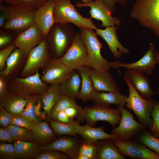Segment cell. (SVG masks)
Instances as JSON below:
<instances>
[{"label": "cell", "mask_w": 159, "mask_h": 159, "mask_svg": "<svg viewBox=\"0 0 159 159\" xmlns=\"http://www.w3.org/2000/svg\"><path fill=\"white\" fill-rule=\"evenodd\" d=\"M75 33L69 23L55 22L45 38L51 56L59 59L63 57L71 47Z\"/></svg>", "instance_id": "1"}, {"label": "cell", "mask_w": 159, "mask_h": 159, "mask_svg": "<svg viewBox=\"0 0 159 159\" xmlns=\"http://www.w3.org/2000/svg\"><path fill=\"white\" fill-rule=\"evenodd\" d=\"M81 39L87 48L88 56L85 65L100 72L109 71L110 62L104 58L101 53L103 47L97 34L93 29L84 27L79 28Z\"/></svg>", "instance_id": "2"}, {"label": "cell", "mask_w": 159, "mask_h": 159, "mask_svg": "<svg viewBox=\"0 0 159 159\" xmlns=\"http://www.w3.org/2000/svg\"><path fill=\"white\" fill-rule=\"evenodd\" d=\"M130 16L152 30L159 39V0H136Z\"/></svg>", "instance_id": "3"}, {"label": "cell", "mask_w": 159, "mask_h": 159, "mask_svg": "<svg viewBox=\"0 0 159 159\" xmlns=\"http://www.w3.org/2000/svg\"><path fill=\"white\" fill-rule=\"evenodd\" d=\"M71 0H54L53 10L55 22L71 23L78 27L95 30L97 28L91 17H84L75 8Z\"/></svg>", "instance_id": "4"}, {"label": "cell", "mask_w": 159, "mask_h": 159, "mask_svg": "<svg viewBox=\"0 0 159 159\" xmlns=\"http://www.w3.org/2000/svg\"><path fill=\"white\" fill-rule=\"evenodd\" d=\"M129 90V96L126 100V105L137 116L139 122L148 127H151L153 120L150 117V113L152 109L155 100L149 101L143 98L138 93L130 80L124 76Z\"/></svg>", "instance_id": "5"}, {"label": "cell", "mask_w": 159, "mask_h": 159, "mask_svg": "<svg viewBox=\"0 0 159 159\" xmlns=\"http://www.w3.org/2000/svg\"><path fill=\"white\" fill-rule=\"evenodd\" d=\"M79 120H85L87 123L95 126L97 122L106 121L113 127L120 123L121 114L117 109H113L98 104L92 107L85 106L78 116Z\"/></svg>", "instance_id": "6"}, {"label": "cell", "mask_w": 159, "mask_h": 159, "mask_svg": "<svg viewBox=\"0 0 159 159\" xmlns=\"http://www.w3.org/2000/svg\"><path fill=\"white\" fill-rule=\"evenodd\" d=\"M9 86L12 93L24 98L33 95H41L49 86L42 80L38 70L27 77L15 78Z\"/></svg>", "instance_id": "7"}, {"label": "cell", "mask_w": 159, "mask_h": 159, "mask_svg": "<svg viewBox=\"0 0 159 159\" xmlns=\"http://www.w3.org/2000/svg\"><path fill=\"white\" fill-rule=\"evenodd\" d=\"M8 5L9 16L2 27L18 34L27 30L35 23V11Z\"/></svg>", "instance_id": "8"}, {"label": "cell", "mask_w": 159, "mask_h": 159, "mask_svg": "<svg viewBox=\"0 0 159 159\" xmlns=\"http://www.w3.org/2000/svg\"><path fill=\"white\" fill-rule=\"evenodd\" d=\"M117 109L121 113V118L118 125L113 127L112 130V134L116 136V139L129 141L147 127L135 120L133 115L124 107L117 106Z\"/></svg>", "instance_id": "9"}, {"label": "cell", "mask_w": 159, "mask_h": 159, "mask_svg": "<svg viewBox=\"0 0 159 159\" xmlns=\"http://www.w3.org/2000/svg\"><path fill=\"white\" fill-rule=\"evenodd\" d=\"M52 57L45 38L40 44L32 50L28 55L25 64L21 73L22 77L35 74L39 69L47 65Z\"/></svg>", "instance_id": "10"}, {"label": "cell", "mask_w": 159, "mask_h": 159, "mask_svg": "<svg viewBox=\"0 0 159 159\" xmlns=\"http://www.w3.org/2000/svg\"><path fill=\"white\" fill-rule=\"evenodd\" d=\"M87 56V51L80 34L75 32L71 47L64 55L59 59L69 67L77 69L85 65Z\"/></svg>", "instance_id": "11"}, {"label": "cell", "mask_w": 159, "mask_h": 159, "mask_svg": "<svg viewBox=\"0 0 159 159\" xmlns=\"http://www.w3.org/2000/svg\"><path fill=\"white\" fill-rule=\"evenodd\" d=\"M120 153L124 157L137 159H159V155L144 145L135 141L112 139Z\"/></svg>", "instance_id": "12"}, {"label": "cell", "mask_w": 159, "mask_h": 159, "mask_svg": "<svg viewBox=\"0 0 159 159\" xmlns=\"http://www.w3.org/2000/svg\"><path fill=\"white\" fill-rule=\"evenodd\" d=\"M75 6L79 8L90 7V9L89 13L91 17L101 21L102 23L101 26H118L121 24L120 20L112 15L111 12L102 0H95L87 4L78 2Z\"/></svg>", "instance_id": "13"}, {"label": "cell", "mask_w": 159, "mask_h": 159, "mask_svg": "<svg viewBox=\"0 0 159 159\" xmlns=\"http://www.w3.org/2000/svg\"><path fill=\"white\" fill-rule=\"evenodd\" d=\"M155 51L154 44L150 42L148 50L138 60L128 63H121L117 60L110 62L111 67L116 69L120 67L125 68L140 72H145L147 75H150L153 73L155 65L157 64Z\"/></svg>", "instance_id": "14"}, {"label": "cell", "mask_w": 159, "mask_h": 159, "mask_svg": "<svg viewBox=\"0 0 159 159\" xmlns=\"http://www.w3.org/2000/svg\"><path fill=\"white\" fill-rule=\"evenodd\" d=\"M74 70L62 63L59 59L52 57L41 78L48 84H59L69 78Z\"/></svg>", "instance_id": "15"}, {"label": "cell", "mask_w": 159, "mask_h": 159, "mask_svg": "<svg viewBox=\"0 0 159 159\" xmlns=\"http://www.w3.org/2000/svg\"><path fill=\"white\" fill-rule=\"evenodd\" d=\"M35 23L24 32L18 34L13 42L16 48L21 49L28 56L36 46L44 39Z\"/></svg>", "instance_id": "16"}, {"label": "cell", "mask_w": 159, "mask_h": 159, "mask_svg": "<svg viewBox=\"0 0 159 159\" xmlns=\"http://www.w3.org/2000/svg\"><path fill=\"white\" fill-rule=\"evenodd\" d=\"M81 141L74 137L68 136L59 137L52 142L39 146L42 151L54 150L63 153L74 159L77 154Z\"/></svg>", "instance_id": "17"}, {"label": "cell", "mask_w": 159, "mask_h": 159, "mask_svg": "<svg viewBox=\"0 0 159 159\" xmlns=\"http://www.w3.org/2000/svg\"><path fill=\"white\" fill-rule=\"evenodd\" d=\"M124 75L130 80L140 95L146 100H152V97L157 94L152 88L149 79L143 72L127 69Z\"/></svg>", "instance_id": "18"}, {"label": "cell", "mask_w": 159, "mask_h": 159, "mask_svg": "<svg viewBox=\"0 0 159 159\" xmlns=\"http://www.w3.org/2000/svg\"><path fill=\"white\" fill-rule=\"evenodd\" d=\"M54 4V0H49L35 11V23L44 38L55 23Z\"/></svg>", "instance_id": "19"}, {"label": "cell", "mask_w": 159, "mask_h": 159, "mask_svg": "<svg viewBox=\"0 0 159 159\" xmlns=\"http://www.w3.org/2000/svg\"><path fill=\"white\" fill-rule=\"evenodd\" d=\"M117 26H110L105 29L97 28L95 30L98 35L105 41L111 52L116 58H120L123 54H129V50L120 42L117 35Z\"/></svg>", "instance_id": "20"}, {"label": "cell", "mask_w": 159, "mask_h": 159, "mask_svg": "<svg viewBox=\"0 0 159 159\" xmlns=\"http://www.w3.org/2000/svg\"><path fill=\"white\" fill-rule=\"evenodd\" d=\"M74 125L76 133L81 137L82 141L85 142L96 143L100 140L117 138L115 135L106 133L103 127H94L87 123L81 126L77 121L75 122Z\"/></svg>", "instance_id": "21"}, {"label": "cell", "mask_w": 159, "mask_h": 159, "mask_svg": "<svg viewBox=\"0 0 159 159\" xmlns=\"http://www.w3.org/2000/svg\"><path fill=\"white\" fill-rule=\"evenodd\" d=\"M91 78L93 87L97 91L120 92V87L108 71L100 72L92 68Z\"/></svg>", "instance_id": "22"}, {"label": "cell", "mask_w": 159, "mask_h": 159, "mask_svg": "<svg viewBox=\"0 0 159 159\" xmlns=\"http://www.w3.org/2000/svg\"><path fill=\"white\" fill-rule=\"evenodd\" d=\"M127 96L118 92H104L94 90L92 100L95 104L110 108L112 104L124 107L125 105Z\"/></svg>", "instance_id": "23"}, {"label": "cell", "mask_w": 159, "mask_h": 159, "mask_svg": "<svg viewBox=\"0 0 159 159\" xmlns=\"http://www.w3.org/2000/svg\"><path fill=\"white\" fill-rule=\"evenodd\" d=\"M0 105L14 116L21 115L26 105L25 98L12 93L0 97Z\"/></svg>", "instance_id": "24"}, {"label": "cell", "mask_w": 159, "mask_h": 159, "mask_svg": "<svg viewBox=\"0 0 159 159\" xmlns=\"http://www.w3.org/2000/svg\"><path fill=\"white\" fill-rule=\"evenodd\" d=\"M92 68L84 65L77 69L82 78V87L77 99L83 102L92 100L95 90L91 78Z\"/></svg>", "instance_id": "25"}, {"label": "cell", "mask_w": 159, "mask_h": 159, "mask_svg": "<svg viewBox=\"0 0 159 159\" xmlns=\"http://www.w3.org/2000/svg\"><path fill=\"white\" fill-rule=\"evenodd\" d=\"M16 159H36L42 152L35 141L16 140L14 142Z\"/></svg>", "instance_id": "26"}, {"label": "cell", "mask_w": 159, "mask_h": 159, "mask_svg": "<svg viewBox=\"0 0 159 159\" xmlns=\"http://www.w3.org/2000/svg\"><path fill=\"white\" fill-rule=\"evenodd\" d=\"M96 159H125L114 144L112 139L98 140Z\"/></svg>", "instance_id": "27"}, {"label": "cell", "mask_w": 159, "mask_h": 159, "mask_svg": "<svg viewBox=\"0 0 159 159\" xmlns=\"http://www.w3.org/2000/svg\"><path fill=\"white\" fill-rule=\"evenodd\" d=\"M80 75L74 69L72 75L69 78L59 84L61 94L70 98L77 99L79 95L81 81Z\"/></svg>", "instance_id": "28"}, {"label": "cell", "mask_w": 159, "mask_h": 159, "mask_svg": "<svg viewBox=\"0 0 159 159\" xmlns=\"http://www.w3.org/2000/svg\"><path fill=\"white\" fill-rule=\"evenodd\" d=\"M60 94L59 84H52L41 95L43 108L48 115L50 120L51 110Z\"/></svg>", "instance_id": "29"}, {"label": "cell", "mask_w": 159, "mask_h": 159, "mask_svg": "<svg viewBox=\"0 0 159 159\" xmlns=\"http://www.w3.org/2000/svg\"><path fill=\"white\" fill-rule=\"evenodd\" d=\"M34 136V141L40 145L47 143L54 137L53 130L45 121H41L35 125L32 130Z\"/></svg>", "instance_id": "30"}, {"label": "cell", "mask_w": 159, "mask_h": 159, "mask_svg": "<svg viewBox=\"0 0 159 159\" xmlns=\"http://www.w3.org/2000/svg\"><path fill=\"white\" fill-rule=\"evenodd\" d=\"M20 49L16 48L6 62V67L0 72V75L3 77L10 74L24 57L27 56Z\"/></svg>", "instance_id": "31"}, {"label": "cell", "mask_w": 159, "mask_h": 159, "mask_svg": "<svg viewBox=\"0 0 159 159\" xmlns=\"http://www.w3.org/2000/svg\"><path fill=\"white\" fill-rule=\"evenodd\" d=\"M5 128L10 132L14 141H35L34 134L32 130L12 124Z\"/></svg>", "instance_id": "32"}, {"label": "cell", "mask_w": 159, "mask_h": 159, "mask_svg": "<svg viewBox=\"0 0 159 159\" xmlns=\"http://www.w3.org/2000/svg\"><path fill=\"white\" fill-rule=\"evenodd\" d=\"M41 95H33L25 98L26 100V105L21 115L27 118L32 123L37 125L41 120L36 116L35 111V105Z\"/></svg>", "instance_id": "33"}, {"label": "cell", "mask_w": 159, "mask_h": 159, "mask_svg": "<svg viewBox=\"0 0 159 159\" xmlns=\"http://www.w3.org/2000/svg\"><path fill=\"white\" fill-rule=\"evenodd\" d=\"M64 123L53 120H50L51 127L57 135H67L76 137L78 136L75 127L74 123Z\"/></svg>", "instance_id": "34"}, {"label": "cell", "mask_w": 159, "mask_h": 159, "mask_svg": "<svg viewBox=\"0 0 159 159\" xmlns=\"http://www.w3.org/2000/svg\"><path fill=\"white\" fill-rule=\"evenodd\" d=\"M140 133L138 140L145 146L153 150L159 155V138L154 136L149 131L145 130Z\"/></svg>", "instance_id": "35"}, {"label": "cell", "mask_w": 159, "mask_h": 159, "mask_svg": "<svg viewBox=\"0 0 159 159\" xmlns=\"http://www.w3.org/2000/svg\"><path fill=\"white\" fill-rule=\"evenodd\" d=\"M78 105L74 100L64 94H60L51 110V119L53 120L56 114L59 112L64 110L68 107Z\"/></svg>", "instance_id": "36"}, {"label": "cell", "mask_w": 159, "mask_h": 159, "mask_svg": "<svg viewBox=\"0 0 159 159\" xmlns=\"http://www.w3.org/2000/svg\"><path fill=\"white\" fill-rule=\"evenodd\" d=\"M49 0H4L7 4L26 8L35 11Z\"/></svg>", "instance_id": "37"}, {"label": "cell", "mask_w": 159, "mask_h": 159, "mask_svg": "<svg viewBox=\"0 0 159 159\" xmlns=\"http://www.w3.org/2000/svg\"><path fill=\"white\" fill-rule=\"evenodd\" d=\"M97 143H91L81 141L77 155L85 156L89 159H96L97 150Z\"/></svg>", "instance_id": "38"}, {"label": "cell", "mask_w": 159, "mask_h": 159, "mask_svg": "<svg viewBox=\"0 0 159 159\" xmlns=\"http://www.w3.org/2000/svg\"><path fill=\"white\" fill-rule=\"evenodd\" d=\"M150 115L153 120L152 126L148 127L149 132L154 136L158 137L159 133V102L155 100Z\"/></svg>", "instance_id": "39"}, {"label": "cell", "mask_w": 159, "mask_h": 159, "mask_svg": "<svg viewBox=\"0 0 159 159\" xmlns=\"http://www.w3.org/2000/svg\"><path fill=\"white\" fill-rule=\"evenodd\" d=\"M0 31V47L2 48L9 44L13 43L18 34L14 32L2 27H1Z\"/></svg>", "instance_id": "40"}, {"label": "cell", "mask_w": 159, "mask_h": 159, "mask_svg": "<svg viewBox=\"0 0 159 159\" xmlns=\"http://www.w3.org/2000/svg\"><path fill=\"white\" fill-rule=\"evenodd\" d=\"M0 159H16L13 145L1 141L0 143Z\"/></svg>", "instance_id": "41"}, {"label": "cell", "mask_w": 159, "mask_h": 159, "mask_svg": "<svg viewBox=\"0 0 159 159\" xmlns=\"http://www.w3.org/2000/svg\"><path fill=\"white\" fill-rule=\"evenodd\" d=\"M70 158L61 152L54 150L43 151L36 159H68Z\"/></svg>", "instance_id": "42"}, {"label": "cell", "mask_w": 159, "mask_h": 159, "mask_svg": "<svg viewBox=\"0 0 159 159\" xmlns=\"http://www.w3.org/2000/svg\"><path fill=\"white\" fill-rule=\"evenodd\" d=\"M11 124L32 130L35 125L27 118L21 115L13 116Z\"/></svg>", "instance_id": "43"}, {"label": "cell", "mask_w": 159, "mask_h": 159, "mask_svg": "<svg viewBox=\"0 0 159 159\" xmlns=\"http://www.w3.org/2000/svg\"><path fill=\"white\" fill-rule=\"evenodd\" d=\"M16 48L13 44L0 51V70L1 71L3 70L4 68V69L7 59Z\"/></svg>", "instance_id": "44"}, {"label": "cell", "mask_w": 159, "mask_h": 159, "mask_svg": "<svg viewBox=\"0 0 159 159\" xmlns=\"http://www.w3.org/2000/svg\"><path fill=\"white\" fill-rule=\"evenodd\" d=\"M13 115L4 107L0 106V126L5 128L11 124Z\"/></svg>", "instance_id": "45"}, {"label": "cell", "mask_w": 159, "mask_h": 159, "mask_svg": "<svg viewBox=\"0 0 159 159\" xmlns=\"http://www.w3.org/2000/svg\"><path fill=\"white\" fill-rule=\"evenodd\" d=\"M82 108L81 106L78 105L77 106L68 107L64 110L67 115L69 118L74 119V117L79 115Z\"/></svg>", "instance_id": "46"}, {"label": "cell", "mask_w": 159, "mask_h": 159, "mask_svg": "<svg viewBox=\"0 0 159 159\" xmlns=\"http://www.w3.org/2000/svg\"><path fill=\"white\" fill-rule=\"evenodd\" d=\"M52 120L64 123H73L76 121L69 118L64 110L58 112Z\"/></svg>", "instance_id": "47"}, {"label": "cell", "mask_w": 159, "mask_h": 159, "mask_svg": "<svg viewBox=\"0 0 159 159\" xmlns=\"http://www.w3.org/2000/svg\"><path fill=\"white\" fill-rule=\"evenodd\" d=\"M106 6L109 9L112 13L115 11V5L118 3L124 6H126L128 3L127 0H102Z\"/></svg>", "instance_id": "48"}, {"label": "cell", "mask_w": 159, "mask_h": 159, "mask_svg": "<svg viewBox=\"0 0 159 159\" xmlns=\"http://www.w3.org/2000/svg\"><path fill=\"white\" fill-rule=\"evenodd\" d=\"M9 9L8 4L0 6V27H2L5 22L8 18Z\"/></svg>", "instance_id": "49"}, {"label": "cell", "mask_w": 159, "mask_h": 159, "mask_svg": "<svg viewBox=\"0 0 159 159\" xmlns=\"http://www.w3.org/2000/svg\"><path fill=\"white\" fill-rule=\"evenodd\" d=\"M0 141L10 143L14 142L10 132L5 128L3 127L0 128Z\"/></svg>", "instance_id": "50"}, {"label": "cell", "mask_w": 159, "mask_h": 159, "mask_svg": "<svg viewBox=\"0 0 159 159\" xmlns=\"http://www.w3.org/2000/svg\"><path fill=\"white\" fill-rule=\"evenodd\" d=\"M42 103L41 97L38 100L35 106V111L37 116L40 119V117L42 111L41 110Z\"/></svg>", "instance_id": "51"}, {"label": "cell", "mask_w": 159, "mask_h": 159, "mask_svg": "<svg viewBox=\"0 0 159 159\" xmlns=\"http://www.w3.org/2000/svg\"><path fill=\"white\" fill-rule=\"evenodd\" d=\"M6 87L5 82L3 77L0 78V97L6 93Z\"/></svg>", "instance_id": "52"}, {"label": "cell", "mask_w": 159, "mask_h": 159, "mask_svg": "<svg viewBox=\"0 0 159 159\" xmlns=\"http://www.w3.org/2000/svg\"><path fill=\"white\" fill-rule=\"evenodd\" d=\"M74 159H89V158L83 155H77Z\"/></svg>", "instance_id": "53"}, {"label": "cell", "mask_w": 159, "mask_h": 159, "mask_svg": "<svg viewBox=\"0 0 159 159\" xmlns=\"http://www.w3.org/2000/svg\"><path fill=\"white\" fill-rule=\"evenodd\" d=\"M155 54L157 64H159V53L156 50Z\"/></svg>", "instance_id": "54"}, {"label": "cell", "mask_w": 159, "mask_h": 159, "mask_svg": "<svg viewBox=\"0 0 159 159\" xmlns=\"http://www.w3.org/2000/svg\"><path fill=\"white\" fill-rule=\"evenodd\" d=\"M83 3L87 4L90 2L94 1V0H81Z\"/></svg>", "instance_id": "55"}, {"label": "cell", "mask_w": 159, "mask_h": 159, "mask_svg": "<svg viewBox=\"0 0 159 159\" xmlns=\"http://www.w3.org/2000/svg\"><path fill=\"white\" fill-rule=\"evenodd\" d=\"M4 2V0H0V6H3V2Z\"/></svg>", "instance_id": "56"}, {"label": "cell", "mask_w": 159, "mask_h": 159, "mask_svg": "<svg viewBox=\"0 0 159 159\" xmlns=\"http://www.w3.org/2000/svg\"><path fill=\"white\" fill-rule=\"evenodd\" d=\"M157 94L159 95V86L158 87L157 90Z\"/></svg>", "instance_id": "57"}, {"label": "cell", "mask_w": 159, "mask_h": 159, "mask_svg": "<svg viewBox=\"0 0 159 159\" xmlns=\"http://www.w3.org/2000/svg\"><path fill=\"white\" fill-rule=\"evenodd\" d=\"M158 138H159V134H158Z\"/></svg>", "instance_id": "58"}]
</instances>
